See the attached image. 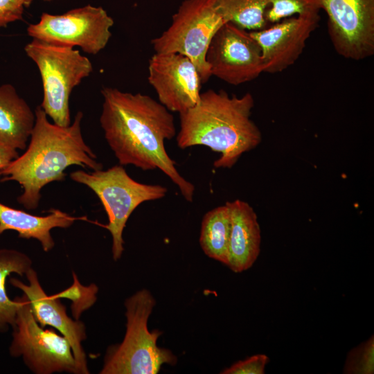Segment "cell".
<instances>
[{"label": "cell", "instance_id": "obj_26", "mask_svg": "<svg viewBox=\"0 0 374 374\" xmlns=\"http://www.w3.org/2000/svg\"><path fill=\"white\" fill-rule=\"evenodd\" d=\"M34 0H22L25 8H28ZM45 1H51V0H43Z\"/></svg>", "mask_w": 374, "mask_h": 374}, {"label": "cell", "instance_id": "obj_6", "mask_svg": "<svg viewBox=\"0 0 374 374\" xmlns=\"http://www.w3.org/2000/svg\"><path fill=\"white\" fill-rule=\"evenodd\" d=\"M70 177L89 187L100 200L109 220L103 226L112 235L114 260L120 259L123 252V233L132 212L145 202L162 199L168 192L163 186L143 184L133 179L120 164L105 170L74 171Z\"/></svg>", "mask_w": 374, "mask_h": 374}, {"label": "cell", "instance_id": "obj_11", "mask_svg": "<svg viewBox=\"0 0 374 374\" xmlns=\"http://www.w3.org/2000/svg\"><path fill=\"white\" fill-rule=\"evenodd\" d=\"M328 17L330 39L344 58L362 60L374 54V0H320Z\"/></svg>", "mask_w": 374, "mask_h": 374}, {"label": "cell", "instance_id": "obj_5", "mask_svg": "<svg viewBox=\"0 0 374 374\" xmlns=\"http://www.w3.org/2000/svg\"><path fill=\"white\" fill-rule=\"evenodd\" d=\"M24 51L42 78L44 96L40 107L53 123L69 126L71 91L92 72L91 61L73 47L36 39L28 43Z\"/></svg>", "mask_w": 374, "mask_h": 374}, {"label": "cell", "instance_id": "obj_19", "mask_svg": "<svg viewBox=\"0 0 374 374\" xmlns=\"http://www.w3.org/2000/svg\"><path fill=\"white\" fill-rule=\"evenodd\" d=\"M31 260L26 254L14 249H0V331L13 326L19 305V297L11 300L6 291V278L12 273L21 276L31 268Z\"/></svg>", "mask_w": 374, "mask_h": 374}, {"label": "cell", "instance_id": "obj_17", "mask_svg": "<svg viewBox=\"0 0 374 374\" xmlns=\"http://www.w3.org/2000/svg\"><path fill=\"white\" fill-rule=\"evenodd\" d=\"M35 121V113L9 84L0 85V143L25 150Z\"/></svg>", "mask_w": 374, "mask_h": 374}, {"label": "cell", "instance_id": "obj_12", "mask_svg": "<svg viewBox=\"0 0 374 374\" xmlns=\"http://www.w3.org/2000/svg\"><path fill=\"white\" fill-rule=\"evenodd\" d=\"M148 79L159 102L171 112H184L199 100V73L184 55L154 53L149 60Z\"/></svg>", "mask_w": 374, "mask_h": 374}, {"label": "cell", "instance_id": "obj_20", "mask_svg": "<svg viewBox=\"0 0 374 374\" xmlns=\"http://www.w3.org/2000/svg\"><path fill=\"white\" fill-rule=\"evenodd\" d=\"M226 22L248 31L262 30L268 24L265 13L268 0H215Z\"/></svg>", "mask_w": 374, "mask_h": 374}, {"label": "cell", "instance_id": "obj_7", "mask_svg": "<svg viewBox=\"0 0 374 374\" xmlns=\"http://www.w3.org/2000/svg\"><path fill=\"white\" fill-rule=\"evenodd\" d=\"M226 23L215 0H184L170 26L151 41L157 53H180L195 65L202 83L212 76L206 54L212 37Z\"/></svg>", "mask_w": 374, "mask_h": 374}, {"label": "cell", "instance_id": "obj_23", "mask_svg": "<svg viewBox=\"0 0 374 374\" xmlns=\"http://www.w3.org/2000/svg\"><path fill=\"white\" fill-rule=\"evenodd\" d=\"M265 354H257L246 359L240 360L223 370L222 374H264L265 368L269 362Z\"/></svg>", "mask_w": 374, "mask_h": 374}, {"label": "cell", "instance_id": "obj_8", "mask_svg": "<svg viewBox=\"0 0 374 374\" xmlns=\"http://www.w3.org/2000/svg\"><path fill=\"white\" fill-rule=\"evenodd\" d=\"M10 353L21 356L35 373H80L69 341L52 329L44 330L35 319L29 302L19 297Z\"/></svg>", "mask_w": 374, "mask_h": 374}, {"label": "cell", "instance_id": "obj_3", "mask_svg": "<svg viewBox=\"0 0 374 374\" xmlns=\"http://www.w3.org/2000/svg\"><path fill=\"white\" fill-rule=\"evenodd\" d=\"M254 103L249 92L240 97L224 90L201 93L194 107L179 114L177 146L182 150L206 146L220 154L215 168H232L244 153L261 143V132L251 118Z\"/></svg>", "mask_w": 374, "mask_h": 374}, {"label": "cell", "instance_id": "obj_4", "mask_svg": "<svg viewBox=\"0 0 374 374\" xmlns=\"http://www.w3.org/2000/svg\"><path fill=\"white\" fill-rule=\"evenodd\" d=\"M156 301L146 289L138 291L125 302L127 318L123 341L109 348L101 374H156L163 364L174 366L177 357L157 341L161 332H150L148 321Z\"/></svg>", "mask_w": 374, "mask_h": 374}, {"label": "cell", "instance_id": "obj_9", "mask_svg": "<svg viewBox=\"0 0 374 374\" xmlns=\"http://www.w3.org/2000/svg\"><path fill=\"white\" fill-rule=\"evenodd\" d=\"M114 20L102 7L87 5L62 15L43 12L39 21L27 28L33 39L68 46H79L96 55L107 44Z\"/></svg>", "mask_w": 374, "mask_h": 374}, {"label": "cell", "instance_id": "obj_24", "mask_svg": "<svg viewBox=\"0 0 374 374\" xmlns=\"http://www.w3.org/2000/svg\"><path fill=\"white\" fill-rule=\"evenodd\" d=\"M24 8L22 0H0V28L21 20Z\"/></svg>", "mask_w": 374, "mask_h": 374}, {"label": "cell", "instance_id": "obj_25", "mask_svg": "<svg viewBox=\"0 0 374 374\" xmlns=\"http://www.w3.org/2000/svg\"><path fill=\"white\" fill-rule=\"evenodd\" d=\"M18 156L16 149L0 143V178L1 171Z\"/></svg>", "mask_w": 374, "mask_h": 374}, {"label": "cell", "instance_id": "obj_14", "mask_svg": "<svg viewBox=\"0 0 374 374\" xmlns=\"http://www.w3.org/2000/svg\"><path fill=\"white\" fill-rule=\"evenodd\" d=\"M26 276L28 285L14 278L10 279V283L23 292L35 319L42 328L50 326L56 328L69 341L79 373H89L86 355L82 346V341L86 339L84 325L72 320L66 314V308L58 298L46 294L34 269L30 268Z\"/></svg>", "mask_w": 374, "mask_h": 374}, {"label": "cell", "instance_id": "obj_10", "mask_svg": "<svg viewBox=\"0 0 374 374\" xmlns=\"http://www.w3.org/2000/svg\"><path fill=\"white\" fill-rule=\"evenodd\" d=\"M206 60L211 75L234 86L252 81L263 73L260 46L249 31L230 22L214 34Z\"/></svg>", "mask_w": 374, "mask_h": 374}, {"label": "cell", "instance_id": "obj_1", "mask_svg": "<svg viewBox=\"0 0 374 374\" xmlns=\"http://www.w3.org/2000/svg\"><path fill=\"white\" fill-rule=\"evenodd\" d=\"M100 117L105 138L121 166L144 171L159 169L192 202L195 186L178 172L168 154L165 141L177 134L174 117L159 101L141 93L105 87Z\"/></svg>", "mask_w": 374, "mask_h": 374}, {"label": "cell", "instance_id": "obj_18", "mask_svg": "<svg viewBox=\"0 0 374 374\" xmlns=\"http://www.w3.org/2000/svg\"><path fill=\"white\" fill-rule=\"evenodd\" d=\"M231 215L225 204L208 211L203 217L199 244L209 258L228 265Z\"/></svg>", "mask_w": 374, "mask_h": 374}, {"label": "cell", "instance_id": "obj_16", "mask_svg": "<svg viewBox=\"0 0 374 374\" xmlns=\"http://www.w3.org/2000/svg\"><path fill=\"white\" fill-rule=\"evenodd\" d=\"M49 212L48 215L38 216L0 202V235L8 230L17 231L19 238L37 240L47 252L55 245L51 229L68 228L75 220L85 219L75 217L59 209L52 208Z\"/></svg>", "mask_w": 374, "mask_h": 374}, {"label": "cell", "instance_id": "obj_22", "mask_svg": "<svg viewBox=\"0 0 374 374\" xmlns=\"http://www.w3.org/2000/svg\"><path fill=\"white\" fill-rule=\"evenodd\" d=\"M344 373L348 374L374 373L373 336L349 352L344 364Z\"/></svg>", "mask_w": 374, "mask_h": 374}, {"label": "cell", "instance_id": "obj_13", "mask_svg": "<svg viewBox=\"0 0 374 374\" xmlns=\"http://www.w3.org/2000/svg\"><path fill=\"white\" fill-rule=\"evenodd\" d=\"M319 15H296L249 31L262 52L263 73H276L293 65L317 28Z\"/></svg>", "mask_w": 374, "mask_h": 374}, {"label": "cell", "instance_id": "obj_2", "mask_svg": "<svg viewBox=\"0 0 374 374\" xmlns=\"http://www.w3.org/2000/svg\"><path fill=\"white\" fill-rule=\"evenodd\" d=\"M35 121L30 143L24 154L11 161L1 172V181H15L23 192L17 197L26 209H35L41 190L49 183L64 179V170L80 166L92 170L103 169L102 163L83 139L82 112L67 127L51 123L40 106L35 110Z\"/></svg>", "mask_w": 374, "mask_h": 374}, {"label": "cell", "instance_id": "obj_21", "mask_svg": "<svg viewBox=\"0 0 374 374\" xmlns=\"http://www.w3.org/2000/svg\"><path fill=\"white\" fill-rule=\"evenodd\" d=\"M320 10V0H268L265 19L269 25L292 16L319 14Z\"/></svg>", "mask_w": 374, "mask_h": 374}, {"label": "cell", "instance_id": "obj_15", "mask_svg": "<svg viewBox=\"0 0 374 374\" xmlns=\"http://www.w3.org/2000/svg\"><path fill=\"white\" fill-rule=\"evenodd\" d=\"M231 215L227 267L235 273L252 267L260 252L261 231L256 213L247 202L235 199L225 203Z\"/></svg>", "mask_w": 374, "mask_h": 374}]
</instances>
